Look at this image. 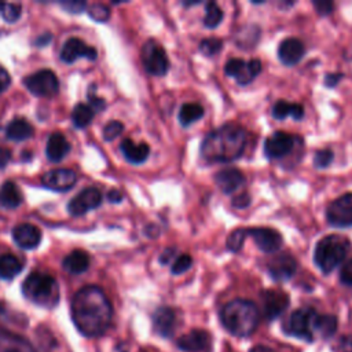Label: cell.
Here are the masks:
<instances>
[{"instance_id": "6da1fadb", "label": "cell", "mask_w": 352, "mask_h": 352, "mask_svg": "<svg viewBox=\"0 0 352 352\" xmlns=\"http://www.w3.org/2000/svg\"><path fill=\"white\" fill-rule=\"evenodd\" d=\"M72 319L87 337L102 336L110 326L113 308L104 292L94 285L81 287L72 300Z\"/></svg>"}, {"instance_id": "7a4b0ae2", "label": "cell", "mask_w": 352, "mask_h": 352, "mask_svg": "<svg viewBox=\"0 0 352 352\" xmlns=\"http://www.w3.org/2000/svg\"><path fill=\"white\" fill-rule=\"evenodd\" d=\"M246 146V131L234 124H226L210 131L201 143V157L206 162L227 164L241 157Z\"/></svg>"}, {"instance_id": "3957f363", "label": "cell", "mask_w": 352, "mask_h": 352, "mask_svg": "<svg viewBox=\"0 0 352 352\" xmlns=\"http://www.w3.org/2000/svg\"><path fill=\"white\" fill-rule=\"evenodd\" d=\"M220 320L232 336L246 337L252 334L258 324V309L253 301L236 298L221 308Z\"/></svg>"}, {"instance_id": "277c9868", "label": "cell", "mask_w": 352, "mask_h": 352, "mask_svg": "<svg viewBox=\"0 0 352 352\" xmlns=\"http://www.w3.org/2000/svg\"><path fill=\"white\" fill-rule=\"evenodd\" d=\"M351 250V242L348 238L331 234L322 238L314 250V261L323 274H330L346 258Z\"/></svg>"}, {"instance_id": "5b68a950", "label": "cell", "mask_w": 352, "mask_h": 352, "mask_svg": "<svg viewBox=\"0 0 352 352\" xmlns=\"http://www.w3.org/2000/svg\"><path fill=\"white\" fill-rule=\"evenodd\" d=\"M23 296L41 307L52 308L59 300V287L56 280L44 272H30L22 283Z\"/></svg>"}, {"instance_id": "8992f818", "label": "cell", "mask_w": 352, "mask_h": 352, "mask_svg": "<svg viewBox=\"0 0 352 352\" xmlns=\"http://www.w3.org/2000/svg\"><path fill=\"white\" fill-rule=\"evenodd\" d=\"M316 312L312 308H298L293 311L283 324L286 334L298 337L305 341H312L314 336V320Z\"/></svg>"}, {"instance_id": "52a82bcc", "label": "cell", "mask_w": 352, "mask_h": 352, "mask_svg": "<svg viewBox=\"0 0 352 352\" xmlns=\"http://www.w3.org/2000/svg\"><path fill=\"white\" fill-rule=\"evenodd\" d=\"M142 62L144 69L157 77L165 76L169 69V59L165 50L155 40H147L142 47Z\"/></svg>"}, {"instance_id": "ba28073f", "label": "cell", "mask_w": 352, "mask_h": 352, "mask_svg": "<svg viewBox=\"0 0 352 352\" xmlns=\"http://www.w3.org/2000/svg\"><path fill=\"white\" fill-rule=\"evenodd\" d=\"M28 91L36 96H52L59 91V81L51 70H38L23 80Z\"/></svg>"}, {"instance_id": "9c48e42d", "label": "cell", "mask_w": 352, "mask_h": 352, "mask_svg": "<svg viewBox=\"0 0 352 352\" xmlns=\"http://www.w3.org/2000/svg\"><path fill=\"white\" fill-rule=\"evenodd\" d=\"M261 72V62L258 59L243 60L232 58L224 65V73L236 80L238 84L246 85L252 82Z\"/></svg>"}, {"instance_id": "30bf717a", "label": "cell", "mask_w": 352, "mask_h": 352, "mask_svg": "<svg viewBox=\"0 0 352 352\" xmlns=\"http://www.w3.org/2000/svg\"><path fill=\"white\" fill-rule=\"evenodd\" d=\"M327 221L334 227L352 226V192H346L334 199L326 210Z\"/></svg>"}, {"instance_id": "8fae6325", "label": "cell", "mask_w": 352, "mask_h": 352, "mask_svg": "<svg viewBox=\"0 0 352 352\" xmlns=\"http://www.w3.org/2000/svg\"><path fill=\"white\" fill-rule=\"evenodd\" d=\"M297 138L285 132L276 131L268 136L264 142V154L270 160H279L286 157L294 147V140Z\"/></svg>"}, {"instance_id": "7c38bea8", "label": "cell", "mask_w": 352, "mask_h": 352, "mask_svg": "<svg viewBox=\"0 0 352 352\" xmlns=\"http://www.w3.org/2000/svg\"><path fill=\"white\" fill-rule=\"evenodd\" d=\"M100 204L102 192L96 187H87L69 201L67 210L72 216H81L98 208Z\"/></svg>"}, {"instance_id": "4fadbf2b", "label": "cell", "mask_w": 352, "mask_h": 352, "mask_svg": "<svg viewBox=\"0 0 352 352\" xmlns=\"http://www.w3.org/2000/svg\"><path fill=\"white\" fill-rule=\"evenodd\" d=\"M245 234L246 236H252L258 249L265 253H274L282 246V235L274 228L252 227L245 228Z\"/></svg>"}, {"instance_id": "5bb4252c", "label": "cell", "mask_w": 352, "mask_h": 352, "mask_svg": "<svg viewBox=\"0 0 352 352\" xmlns=\"http://www.w3.org/2000/svg\"><path fill=\"white\" fill-rule=\"evenodd\" d=\"M96 56H98L96 50L91 45H87L81 38H77V37L67 38L60 50V59L66 63H73L80 58L95 60Z\"/></svg>"}, {"instance_id": "9a60e30c", "label": "cell", "mask_w": 352, "mask_h": 352, "mask_svg": "<svg viewBox=\"0 0 352 352\" xmlns=\"http://www.w3.org/2000/svg\"><path fill=\"white\" fill-rule=\"evenodd\" d=\"M77 182V175L74 170L67 168L51 169L45 172L41 177V183L44 187L55 191H67L70 190Z\"/></svg>"}, {"instance_id": "2e32d148", "label": "cell", "mask_w": 352, "mask_h": 352, "mask_svg": "<svg viewBox=\"0 0 352 352\" xmlns=\"http://www.w3.org/2000/svg\"><path fill=\"white\" fill-rule=\"evenodd\" d=\"M297 271V261L290 253H279L268 261V274L274 280H287Z\"/></svg>"}, {"instance_id": "e0dca14e", "label": "cell", "mask_w": 352, "mask_h": 352, "mask_svg": "<svg viewBox=\"0 0 352 352\" xmlns=\"http://www.w3.org/2000/svg\"><path fill=\"white\" fill-rule=\"evenodd\" d=\"M289 305V297L280 290H265L263 293L264 315L268 320L278 318Z\"/></svg>"}, {"instance_id": "ac0fdd59", "label": "cell", "mask_w": 352, "mask_h": 352, "mask_svg": "<svg viewBox=\"0 0 352 352\" xmlns=\"http://www.w3.org/2000/svg\"><path fill=\"white\" fill-rule=\"evenodd\" d=\"M210 342H212V338L208 331L195 329L182 336L176 341V345L179 349L186 352H201L208 349L210 346Z\"/></svg>"}, {"instance_id": "d6986e66", "label": "cell", "mask_w": 352, "mask_h": 352, "mask_svg": "<svg viewBox=\"0 0 352 352\" xmlns=\"http://www.w3.org/2000/svg\"><path fill=\"white\" fill-rule=\"evenodd\" d=\"M177 323L176 312L169 307H160L153 314V326L161 337H170L175 333Z\"/></svg>"}, {"instance_id": "ffe728a7", "label": "cell", "mask_w": 352, "mask_h": 352, "mask_svg": "<svg viewBox=\"0 0 352 352\" xmlns=\"http://www.w3.org/2000/svg\"><path fill=\"white\" fill-rule=\"evenodd\" d=\"M12 238L19 248L34 249L41 241V231L30 223H22L12 230Z\"/></svg>"}, {"instance_id": "44dd1931", "label": "cell", "mask_w": 352, "mask_h": 352, "mask_svg": "<svg viewBox=\"0 0 352 352\" xmlns=\"http://www.w3.org/2000/svg\"><path fill=\"white\" fill-rule=\"evenodd\" d=\"M304 44L294 37L283 40L278 47V58L286 66H293L301 60L304 56Z\"/></svg>"}, {"instance_id": "7402d4cb", "label": "cell", "mask_w": 352, "mask_h": 352, "mask_svg": "<svg viewBox=\"0 0 352 352\" xmlns=\"http://www.w3.org/2000/svg\"><path fill=\"white\" fill-rule=\"evenodd\" d=\"M214 182L224 194H231L243 184L245 177L239 169L226 168L214 175Z\"/></svg>"}, {"instance_id": "603a6c76", "label": "cell", "mask_w": 352, "mask_h": 352, "mask_svg": "<svg viewBox=\"0 0 352 352\" xmlns=\"http://www.w3.org/2000/svg\"><path fill=\"white\" fill-rule=\"evenodd\" d=\"M121 151H122V155L124 158L133 164V165H139V164H143L147 158H148V154H150V147L147 143L144 142H140V143H135L132 139H124L121 142V146H120Z\"/></svg>"}, {"instance_id": "cb8c5ba5", "label": "cell", "mask_w": 352, "mask_h": 352, "mask_svg": "<svg viewBox=\"0 0 352 352\" xmlns=\"http://www.w3.org/2000/svg\"><path fill=\"white\" fill-rule=\"evenodd\" d=\"M70 151V143L66 140V138L62 133H52L48 138L47 146H45V154L47 158L52 162L62 161Z\"/></svg>"}, {"instance_id": "d4e9b609", "label": "cell", "mask_w": 352, "mask_h": 352, "mask_svg": "<svg viewBox=\"0 0 352 352\" xmlns=\"http://www.w3.org/2000/svg\"><path fill=\"white\" fill-rule=\"evenodd\" d=\"M63 268L73 274V275H78V274H82L88 270L89 267V256L81 250V249H77V250H73L72 253H69L65 258H63Z\"/></svg>"}, {"instance_id": "484cf974", "label": "cell", "mask_w": 352, "mask_h": 352, "mask_svg": "<svg viewBox=\"0 0 352 352\" xmlns=\"http://www.w3.org/2000/svg\"><path fill=\"white\" fill-rule=\"evenodd\" d=\"M34 129L25 118L12 120L6 128V136L14 142H23L33 136Z\"/></svg>"}, {"instance_id": "4316f807", "label": "cell", "mask_w": 352, "mask_h": 352, "mask_svg": "<svg viewBox=\"0 0 352 352\" xmlns=\"http://www.w3.org/2000/svg\"><path fill=\"white\" fill-rule=\"evenodd\" d=\"M22 204V194L14 182H6L0 187V208L15 209Z\"/></svg>"}, {"instance_id": "83f0119b", "label": "cell", "mask_w": 352, "mask_h": 352, "mask_svg": "<svg viewBox=\"0 0 352 352\" xmlns=\"http://www.w3.org/2000/svg\"><path fill=\"white\" fill-rule=\"evenodd\" d=\"M272 116L276 120H285L289 116L294 120H301L304 117V107L298 103H289L286 100H278L272 106Z\"/></svg>"}, {"instance_id": "f1b7e54d", "label": "cell", "mask_w": 352, "mask_h": 352, "mask_svg": "<svg viewBox=\"0 0 352 352\" xmlns=\"http://www.w3.org/2000/svg\"><path fill=\"white\" fill-rule=\"evenodd\" d=\"M22 268H23V264L16 256L11 253H6L0 256V279L10 280L15 278L22 271Z\"/></svg>"}, {"instance_id": "f546056e", "label": "cell", "mask_w": 352, "mask_h": 352, "mask_svg": "<svg viewBox=\"0 0 352 352\" xmlns=\"http://www.w3.org/2000/svg\"><path fill=\"white\" fill-rule=\"evenodd\" d=\"M337 330V318L334 315H319L316 314L314 320V336L322 338H330Z\"/></svg>"}, {"instance_id": "4dcf8cb0", "label": "cell", "mask_w": 352, "mask_h": 352, "mask_svg": "<svg viewBox=\"0 0 352 352\" xmlns=\"http://www.w3.org/2000/svg\"><path fill=\"white\" fill-rule=\"evenodd\" d=\"M205 110L198 103H184L179 110V122L182 126H188L202 118Z\"/></svg>"}, {"instance_id": "1f68e13d", "label": "cell", "mask_w": 352, "mask_h": 352, "mask_svg": "<svg viewBox=\"0 0 352 352\" xmlns=\"http://www.w3.org/2000/svg\"><path fill=\"white\" fill-rule=\"evenodd\" d=\"M94 110L91 109L89 104H85V103H78L74 106L73 109V113H72V120H73V124L77 126V128H85L91 124L92 118H94Z\"/></svg>"}, {"instance_id": "d6a6232c", "label": "cell", "mask_w": 352, "mask_h": 352, "mask_svg": "<svg viewBox=\"0 0 352 352\" xmlns=\"http://www.w3.org/2000/svg\"><path fill=\"white\" fill-rule=\"evenodd\" d=\"M221 19H223V11H221V8H220L214 1L206 3L204 25H205L206 28H209V29H214L216 26L220 25Z\"/></svg>"}, {"instance_id": "836d02e7", "label": "cell", "mask_w": 352, "mask_h": 352, "mask_svg": "<svg viewBox=\"0 0 352 352\" xmlns=\"http://www.w3.org/2000/svg\"><path fill=\"white\" fill-rule=\"evenodd\" d=\"M221 48H223V41L217 37H208L199 43V51L205 56H213V55L219 54L221 51Z\"/></svg>"}, {"instance_id": "e575fe53", "label": "cell", "mask_w": 352, "mask_h": 352, "mask_svg": "<svg viewBox=\"0 0 352 352\" xmlns=\"http://www.w3.org/2000/svg\"><path fill=\"white\" fill-rule=\"evenodd\" d=\"M245 238H246V234H245V228H236L234 230L227 241H226V245H227V249L234 252V253H238L242 246H243V242H245Z\"/></svg>"}, {"instance_id": "d590c367", "label": "cell", "mask_w": 352, "mask_h": 352, "mask_svg": "<svg viewBox=\"0 0 352 352\" xmlns=\"http://www.w3.org/2000/svg\"><path fill=\"white\" fill-rule=\"evenodd\" d=\"M21 11L22 7L21 4H15V3H0V12L4 21L12 23L16 19H19L21 16Z\"/></svg>"}, {"instance_id": "8d00e7d4", "label": "cell", "mask_w": 352, "mask_h": 352, "mask_svg": "<svg viewBox=\"0 0 352 352\" xmlns=\"http://www.w3.org/2000/svg\"><path fill=\"white\" fill-rule=\"evenodd\" d=\"M88 14L96 22H106L110 18V8L104 4L96 3L88 8Z\"/></svg>"}, {"instance_id": "74e56055", "label": "cell", "mask_w": 352, "mask_h": 352, "mask_svg": "<svg viewBox=\"0 0 352 352\" xmlns=\"http://www.w3.org/2000/svg\"><path fill=\"white\" fill-rule=\"evenodd\" d=\"M192 265V258L190 254H180L177 256L173 263H172V267H170V272L173 275H179V274H183L186 272L190 267Z\"/></svg>"}, {"instance_id": "f35d334b", "label": "cell", "mask_w": 352, "mask_h": 352, "mask_svg": "<svg viewBox=\"0 0 352 352\" xmlns=\"http://www.w3.org/2000/svg\"><path fill=\"white\" fill-rule=\"evenodd\" d=\"M333 158H334V154H333L331 150H329V148L318 150V151L315 153V157H314V165H315L316 168H319V169L327 168V166L331 164Z\"/></svg>"}, {"instance_id": "ab89813d", "label": "cell", "mask_w": 352, "mask_h": 352, "mask_svg": "<svg viewBox=\"0 0 352 352\" xmlns=\"http://www.w3.org/2000/svg\"><path fill=\"white\" fill-rule=\"evenodd\" d=\"M122 131H124V125H122L120 121L113 120V121H110V122L104 126V129H103V138H104V140H107V142L114 140L116 138H118V136L121 135Z\"/></svg>"}, {"instance_id": "60d3db41", "label": "cell", "mask_w": 352, "mask_h": 352, "mask_svg": "<svg viewBox=\"0 0 352 352\" xmlns=\"http://www.w3.org/2000/svg\"><path fill=\"white\" fill-rule=\"evenodd\" d=\"M340 280L346 286H352V258L346 260L340 271Z\"/></svg>"}, {"instance_id": "b9f144b4", "label": "cell", "mask_w": 352, "mask_h": 352, "mask_svg": "<svg viewBox=\"0 0 352 352\" xmlns=\"http://www.w3.org/2000/svg\"><path fill=\"white\" fill-rule=\"evenodd\" d=\"M334 352H352V334L342 336L334 345Z\"/></svg>"}, {"instance_id": "7bdbcfd3", "label": "cell", "mask_w": 352, "mask_h": 352, "mask_svg": "<svg viewBox=\"0 0 352 352\" xmlns=\"http://www.w3.org/2000/svg\"><path fill=\"white\" fill-rule=\"evenodd\" d=\"M312 4L319 15H329V14H331V11L334 8V4L331 1H324V0H322V1L315 0V1H312Z\"/></svg>"}, {"instance_id": "ee69618b", "label": "cell", "mask_w": 352, "mask_h": 352, "mask_svg": "<svg viewBox=\"0 0 352 352\" xmlns=\"http://www.w3.org/2000/svg\"><path fill=\"white\" fill-rule=\"evenodd\" d=\"M60 6L69 11V12H73V14H78L81 12L84 8H85V3L84 1H63L60 3Z\"/></svg>"}, {"instance_id": "f6af8a7d", "label": "cell", "mask_w": 352, "mask_h": 352, "mask_svg": "<svg viewBox=\"0 0 352 352\" xmlns=\"http://www.w3.org/2000/svg\"><path fill=\"white\" fill-rule=\"evenodd\" d=\"M11 84V77L8 74V72L0 65V94L4 92Z\"/></svg>"}, {"instance_id": "bcb514c9", "label": "cell", "mask_w": 352, "mask_h": 352, "mask_svg": "<svg viewBox=\"0 0 352 352\" xmlns=\"http://www.w3.org/2000/svg\"><path fill=\"white\" fill-rule=\"evenodd\" d=\"M88 99H89V106H91V109H92L94 111H95V110L102 111V110L104 109V106H106L104 100H103L102 98L95 96L94 94H89V95H88Z\"/></svg>"}, {"instance_id": "7dc6e473", "label": "cell", "mask_w": 352, "mask_h": 352, "mask_svg": "<svg viewBox=\"0 0 352 352\" xmlns=\"http://www.w3.org/2000/svg\"><path fill=\"white\" fill-rule=\"evenodd\" d=\"M342 77H344L342 73H330V74H327V76L324 77V84H326V87H329V88H334V87L341 81Z\"/></svg>"}, {"instance_id": "c3c4849f", "label": "cell", "mask_w": 352, "mask_h": 352, "mask_svg": "<svg viewBox=\"0 0 352 352\" xmlns=\"http://www.w3.org/2000/svg\"><path fill=\"white\" fill-rule=\"evenodd\" d=\"M249 204H250V197H249L248 194H241V195H238V197L232 201V205H234L235 208H238V209H243V208H246Z\"/></svg>"}, {"instance_id": "681fc988", "label": "cell", "mask_w": 352, "mask_h": 352, "mask_svg": "<svg viewBox=\"0 0 352 352\" xmlns=\"http://www.w3.org/2000/svg\"><path fill=\"white\" fill-rule=\"evenodd\" d=\"M173 254H175V249L173 248H168V249H165L164 252H162V254L160 256V263L161 264H169L170 263V258L173 257Z\"/></svg>"}, {"instance_id": "f907efd6", "label": "cell", "mask_w": 352, "mask_h": 352, "mask_svg": "<svg viewBox=\"0 0 352 352\" xmlns=\"http://www.w3.org/2000/svg\"><path fill=\"white\" fill-rule=\"evenodd\" d=\"M11 160V151L4 148V147H0V169L4 168Z\"/></svg>"}, {"instance_id": "816d5d0a", "label": "cell", "mask_w": 352, "mask_h": 352, "mask_svg": "<svg viewBox=\"0 0 352 352\" xmlns=\"http://www.w3.org/2000/svg\"><path fill=\"white\" fill-rule=\"evenodd\" d=\"M107 199L110 201V202H121L122 201V194L118 191V190H110L109 192H107Z\"/></svg>"}, {"instance_id": "f5cc1de1", "label": "cell", "mask_w": 352, "mask_h": 352, "mask_svg": "<svg viewBox=\"0 0 352 352\" xmlns=\"http://www.w3.org/2000/svg\"><path fill=\"white\" fill-rule=\"evenodd\" d=\"M249 352H275V351L265 345H254Z\"/></svg>"}, {"instance_id": "db71d44e", "label": "cell", "mask_w": 352, "mask_h": 352, "mask_svg": "<svg viewBox=\"0 0 352 352\" xmlns=\"http://www.w3.org/2000/svg\"><path fill=\"white\" fill-rule=\"evenodd\" d=\"M201 1H184L183 4L187 7V6H195V4H199Z\"/></svg>"}]
</instances>
